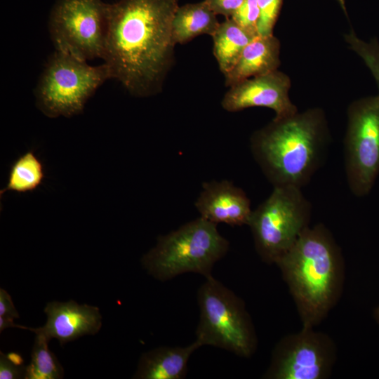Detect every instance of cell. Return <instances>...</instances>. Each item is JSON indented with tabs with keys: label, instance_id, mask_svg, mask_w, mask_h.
<instances>
[{
	"label": "cell",
	"instance_id": "cell-22",
	"mask_svg": "<svg viewBox=\"0 0 379 379\" xmlns=\"http://www.w3.org/2000/svg\"><path fill=\"white\" fill-rule=\"evenodd\" d=\"M260 16L258 22V34H273V29L277 20L282 0H257Z\"/></svg>",
	"mask_w": 379,
	"mask_h": 379
},
{
	"label": "cell",
	"instance_id": "cell-13",
	"mask_svg": "<svg viewBox=\"0 0 379 379\" xmlns=\"http://www.w3.org/2000/svg\"><path fill=\"white\" fill-rule=\"evenodd\" d=\"M195 207L201 218L231 226L248 225L253 211L246 192L226 180L204 182Z\"/></svg>",
	"mask_w": 379,
	"mask_h": 379
},
{
	"label": "cell",
	"instance_id": "cell-19",
	"mask_svg": "<svg viewBox=\"0 0 379 379\" xmlns=\"http://www.w3.org/2000/svg\"><path fill=\"white\" fill-rule=\"evenodd\" d=\"M48 342L45 337L36 335L31 361L26 366L25 379H58L63 377V368L49 350Z\"/></svg>",
	"mask_w": 379,
	"mask_h": 379
},
{
	"label": "cell",
	"instance_id": "cell-20",
	"mask_svg": "<svg viewBox=\"0 0 379 379\" xmlns=\"http://www.w3.org/2000/svg\"><path fill=\"white\" fill-rule=\"evenodd\" d=\"M350 48L364 62L372 73L379 89V43L377 39L366 42L359 39L353 30L345 35Z\"/></svg>",
	"mask_w": 379,
	"mask_h": 379
},
{
	"label": "cell",
	"instance_id": "cell-6",
	"mask_svg": "<svg viewBox=\"0 0 379 379\" xmlns=\"http://www.w3.org/2000/svg\"><path fill=\"white\" fill-rule=\"evenodd\" d=\"M199 321L196 340L243 357L255 350L257 338L243 300L212 275L197 292Z\"/></svg>",
	"mask_w": 379,
	"mask_h": 379
},
{
	"label": "cell",
	"instance_id": "cell-2",
	"mask_svg": "<svg viewBox=\"0 0 379 379\" xmlns=\"http://www.w3.org/2000/svg\"><path fill=\"white\" fill-rule=\"evenodd\" d=\"M330 137L324 112L312 108L274 119L251 138V150L273 187L306 185L324 161Z\"/></svg>",
	"mask_w": 379,
	"mask_h": 379
},
{
	"label": "cell",
	"instance_id": "cell-17",
	"mask_svg": "<svg viewBox=\"0 0 379 379\" xmlns=\"http://www.w3.org/2000/svg\"><path fill=\"white\" fill-rule=\"evenodd\" d=\"M255 37L230 18L220 24L212 38L213 54L224 76L232 69L244 48Z\"/></svg>",
	"mask_w": 379,
	"mask_h": 379
},
{
	"label": "cell",
	"instance_id": "cell-4",
	"mask_svg": "<svg viewBox=\"0 0 379 379\" xmlns=\"http://www.w3.org/2000/svg\"><path fill=\"white\" fill-rule=\"evenodd\" d=\"M228 249L229 241L217 225L199 217L160 236L156 246L142 258V265L159 281L187 272L207 277Z\"/></svg>",
	"mask_w": 379,
	"mask_h": 379
},
{
	"label": "cell",
	"instance_id": "cell-16",
	"mask_svg": "<svg viewBox=\"0 0 379 379\" xmlns=\"http://www.w3.org/2000/svg\"><path fill=\"white\" fill-rule=\"evenodd\" d=\"M220 24L205 0L179 6L172 23L173 40L175 44H183L201 34L212 36Z\"/></svg>",
	"mask_w": 379,
	"mask_h": 379
},
{
	"label": "cell",
	"instance_id": "cell-21",
	"mask_svg": "<svg viewBox=\"0 0 379 379\" xmlns=\"http://www.w3.org/2000/svg\"><path fill=\"white\" fill-rule=\"evenodd\" d=\"M259 16L260 10L257 0H244L230 18L245 31L257 36Z\"/></svg>",
	"mask_w": 379,
	"mask_h": 379
},
{
	"label": "cell",
	"instance_id": "cell-11",
	"mask_svg": "<svg viewBox=\"0 0 379 379\" xmlns=\"http://www.w3.org/2000/svg\"><path fill=\"white\" fill-rule=\"evenodd\" d=\"M291 84L290 78L277 69L230 86L221 105L231 112L254 107H267L275 112L274 118L287 117L298 112L288 95Z\"/></svg>",
	"mask_w": 379,
	"mask_h": 379
},
{
	"label": "cell",
	"instance_id": "cell-3",
	"mask_svg": "<svg viewBox=\"0 0 379 379\" xmlns=\"http://www.w3.org/2000/svg\"><path fill=\"white\" fill-rule=\"evenodd\" d=\"M300 317L302 327L319 324L337 303L344 281L340 248L326 227H308L277 260Z\"/></svg>",
	"mask_w": 379,
	"mask_h": 379
},
{
	"label": "cell",
	"instance_id": "cell-18",
	"mask_svg": "<svg viewBox=\"0 0 379 379\" xmlns=\"http://www.w3.org/2000/svg\"><path fill=\"white\" fill-rule=\"evenodd\" d=\"M45 177L43 164L34 152L29 150L20 155L10 168L8 181L0 192L25 193L37 189Z\"/></svg>",
	"mask_w": 379,
	"mask_h": 379
},
{
	"label": "cell",
	"instance_id": "cell-25",
	"mask_svg": "<svg viewBox=\"0 0 379 379\" xmlns=\"http://www.w3.org/2000/svg\"><path fill=\"white\" fill-rule=\"evenodd\" d=\"M216 15L230 18L244 0H205Z\"/></svg>",
	"mask_w": 379,
	"mask_h": 379
},
{
	"label": "cell",
	"instance_id": "cell-27",
	"mask_svg": "<svg viewBox=\"0 0 379 379\" xmlns=\"http://www.w3.org/2000/svg\"><path fill=\"white\" fill-rule=\"evenodd\" d=\"M375 314L376 317V319L379 322V307L375 310Z\"/></svg>",
	"mask_w": 379,
	"mask_h": 379
},
{
	"label": "cell",
	"instance_id": "cell-1",
	"mask_svg": "<svg viewBox=\"0 0 379 379\" xmlns=\"http://www.w3.org/2000/svg\"><path fill=\"white\" fill-rule=\"evenodd\" d=\"M179 0L107 4L102 60L112 79L138 98L159 93L174 58L172 23Z\"/></svg>",
	"mask_w": 379,
	"mask_h": 379
},
{
	"label": "cell",
	"instance_id": "cell-15",
	"mask_svg": "<svg viewBox=\"0 0 379 379\" xmlns=\"http://www.w3.org/2000/svg\"><path fill=\"white\" fill-rule=\"evenodd\" d=\"M201 347L195 340L185 347H160L143 353L133 378L182 379L186 376L190 356Z\"/></svg>",
	"mask_w": 379,
	"mask_h": 379
},
{
	"label": "cell",
	"instance_id": "cell-9",
	"mask_svg": "<svg viewBox=\"0 0 379 379\" xmlns=\"http://www.w3.org/2000/svg\"><path fill=\"white\" fill-rule=\"evenodd\" d=\"M344 139L347 185L356 197L367 195L379 174V95L352 102Z\"/></svg>",
	"mask_w": 379,
	"mask_h": 379
},
{
	"label": "cell",
	"instance_id": "cell-7",
	"mask_svg": "<svg viewBox=\"0 0 379 379\" xmlns=\"http://www.w3.org/2000/svg\"><path fill=\"white\" fill-rule=\"evenodd\" d=\"M312 205L301 188L273 187L270 196L252 211L248 226L260 258L275 264L309 227Z\"/></svg>",
	"mask_w": 379,
	"mask_h": 379
},
{
	"label": "cell",
	"instance_id": "cell-8",
	"mask_svg": "<svg viewBox=\"0 0 379 379\" xmlns=\"http://www.w3.org/2000/svg\"><path fill=\"white\" fill-rule=\"evenodd\" d=\"M107 11L102 0H57L48 20L55 50L86 62L102 59Z\"/></svg>",
	"mask_w": 379,
	"mask_h": 379
},
{
	"label": "cell",
	"instance_id": "cell-26",
	"mask_svg": "<svg viewBox=\"0 0 379 379\" xmlns=\"http://www.w3.org/2000/svg\"><path fill=\"white\" fill-rule=\"evenodd\" d=\"M337 1L340 4L345 13L346 14L347 13H346V8H345V0H337Z\"/></svg>",
	"mask_w": 379,
	"mask_h": 379
},
{
	"label": "cell",
	"instance_id": "cell-10",
	"mask_svg": "<svg viewBox=\"0 0 379 379\" xmlns=\"http://www.w3.org/2000/svg\"><path fill=\"white\" fill-rule=\"evenodd\" d=\"M302 327L276 345L264 378L269 379H325L336 359V347L326 334Z\"/></svg>",
	"mask_w": 379,
	"mask_h": 379
},
{
	"label": "cell",
	"instance_id": "cell-5",
	"mask_svg": "<svg viewBox=\"0 0 379 379\" xmlns=\"http://www.w3.org/2000/svg\"><path fill=\"white\" fill-rule=\"evenodd\" d=\"M109 79L110 70L105 63L92 66L55 50L35 87L36 106L48 118L79 114L87 100Z\"/></svg>",
	"mask_w": 379,
	"mask_h": 379
},
{
	"label": "cell",
	"instance_id": "cell-14",
	"mask_svg": "<svg viewBox=\"0 0 379 379\" xmlns=\"http://www.w3.org/2000/svg\"><path fill=\"white\" fill-rule=\"evenodd\" d=\"M280 42L272 35L257 36L244 49L239 60L225 77L230 87L245 79L278 69Z\"/></svg>",
	"mask_w": 379,
	"mask_h": 379
},
{
	"label": "cell",
	"instance_id": "cell-12",
	"mask_svg": "<svg viewBox=\"0 0 379 379\" xmlns=\"http://www.w3.org/2000/svg\"><path fill=\"white\" fill-rule=\"evenodd\" d=\"M44 312L47 320L44 326L34 328L19 325V328L29 330L48 340L56 338L62 345L83 335L98 333L102 325L98 307L79 305L74 300L50 302Z\"/></svg>",
	"mask_w": 379,
	"mask_h": 379
},
{
	"label": "cell",
	"instance_id": "cell-24",
	"mask_svg": "<svg viewBox=\"0 0 379 379\" xmlns=\"http://www.w3.org/2000/svg\"><path fill=\"white\" fill-rule=\"evenodd\" d=\"M26 366L13 361L8 355L0 354V379L25 378Z\"/></svg>",
	"mask_w": 379,
	"mask_h": 379
},
{
	"label": "cell",
	"instance_id": "cell-23",
	"mask_svg": "<svg viewBox=\"0 0 379 379\" xmlns=\"http://www.w3.org/2000/svg\"><path fill=\"white\" fill-rule=\"evenodd\" d=\"M11 295L3 288L0 289V331L10 327L18 328L19 325L15 324L14 319L19 318Z\"/></svg>",
	"mask_w": 379,
	"mask_h": 379
}]
</instances>
